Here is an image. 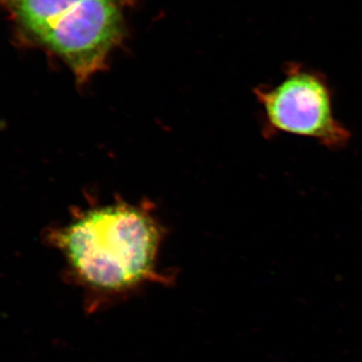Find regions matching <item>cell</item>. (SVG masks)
Listing matches in <instances>:
<instances>
[{
  "mask_svg": "<svg viewBox=\"0 0 362 362\" xmlns=\"http://www.w3.org/2000/svg\"><path fill=\"white\" fill-rule=\"evenodd\" d=\"M161 238L156 221L144 209L127 204L87 209L52 233L90 309L148 283L163 282L157 271Z\"/></svg>",
  "mask_w": 362,
  "mask_h": 362,
  "instance_id": "6da1fadb",
  "label": "cell"
},
{
  "mask_svg": "<svg viewBox=\"0 0 362 362\" xmlns=\"http://www.w3.org/2000/svg\"><path fill=\"white\" fill-rule=\"evenodd\" d=\"M26 42L56 54L80 84L103 71L123 39L121 0H0Z\"/></svg>",
  "mask_w": 362,
  "mask_h": 362,
  "instance_id": "7a4b0ae2",
  "label": "cell"
},
{
  "mask_svg": "<svg viewBox=\"0 0 362 362\" xmlns=\"http://www.w3.org/2000/svg\"><path fill=\"white\" fill-rule=\"evenodd\" d=\"M267 137L279 133L312 138L329 149L346 146L351 134L333 112L327 80L298 64H290L285 78L273 87L258 88Z\"/></svg>",
  "mask_w": 362,
  "mask_h": 362,
  "instance_id": "3957f363",
  "label": "cell"
}]
</instances>
